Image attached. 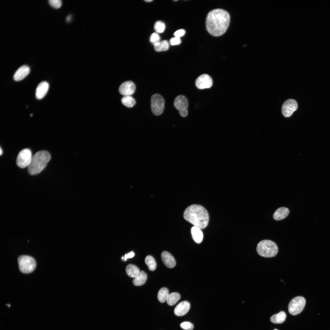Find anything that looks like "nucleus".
<instances>
[{
    "instance_id": "nucleus-29",
    "label": "nucleus",
    "mask_w": 330,
    "mask_h": 330,
    "mask_svg": "<svg viewBox=\"0 0 330 330\" xmlns=\"http://www.w3.org/2000/svg\"><path fill=\"white\" fill-rule=\"evenodd\" d=\"M180 327L185 330H193V325L191 323L189 322H184L180 324Z\"/></svg>"
},
{
    "instance_id": "nucleus-19",
    "label": "nucleus",
    "mask_w": 330,
    "mask_h": 330,
    "mask_svg": "<svg viewBox=\"0 0 330 330\" xmlns=\"http://www.w3.org/2000/svg\"><path fill=\"white\" fill-rule=\"evenodd\" d=\"M126 271L129 277L134 278L137 277L140 273L139 269L135 265L132 264H129L127 266Z\"/></svg>"
},
{
    "instance_id": "nucleus-3",
    "label": "nucleus",
    "mask_w": 330,
    "mask_h": 330,
    "mask_svg": "<svg viewBox=\"0 0 330 330\" xmlns=\"http://www.w3.org/2000/svg\"><path fill=\"white\" fill-rule=\"evenodd\" d=\"M51 159V155L46 151H40L33 156L30 164L28 167L29 173L35 175L40 173L46 167Z\"/></svg>"
},
{
    "instance_id": "nucleus-34",
    "label": "nucleus",
    "mask_w": 330,
    "mask_h": 330,
    "mask_svg": "<svg viewBox=\"0 0 330 330\" xmlns=\"http://www.w3.org/2000/svg\"><path fill=\"white\" fill-rule=\"evenodd\" d=\"M179 113L182 117H185L188 115V111L187 109H183L179 111Z\"/></svg>"
},
{
    "instance_id": "nucleus-26",
    "label": "nucleus",
    "mask_w": 330,
    "mask_h": 330,
    "mask_svg": "<svg viewBox=\"0 0 330 330\" xmlns=\"http://www.w3.org/2000/svg\"><path fill=\"white\" fill-rule=\"evenodd\" d=\"M145 262L148 266V269L151 271H154L156 267V262L154 258L151 255L147 256L145 259Z\"/></svg>"
},
{
    "instance_id": "nucleus-16",
    "label": "nucleus",
    "mask_w": 330,
    "mask_h": 330,
    "mask_svg": "<svg viewBox=\"0 0 330 330\" xmlns=\"http://www.w3.org/2000/svg\"><path fill=\"white\" fill-rule=\"evenodd\" d=\"M161 258L163 263L168 268H172L175 266V260L169 253L166 251H163L161 254Z\"/></svg>"
},
{
    "instance_id": "nucleus-24",
    "label": "nucleus",
    "mask_w": 330,
    "mask_h": 330,
    "mask_svg": "<svg viewBox=\"0 0 330 330\" xmlns=\"http://www.w3.org/2000/svg\"><path fill=\"white\" fill-rule=\"evenodd\" d=\"M169 295V291L167 288L165 287L161 288L158 293V300L161 302H164L166 301Z\"/></svg>"
},
{
    "instance_id": "nucleus-17",
    "label": "nucleus",
    "mask_w": 330,
    "mask_h": 330,
    "mask_svg": "<svg viewBox=\"0 0 330 330\" xmlns=\"http://www.w3.org/2000/svg\"><path fill=\"white\" fill-rule=\"evenodd\" d=\"M289 211L287 207H281L278 208L273 214V217L275 220H281L286 218L288 215Z\"/></svg>"
},
{
    "instance_id": "nucleus-14",
    "label": "nucleus",
    "mask_w": 330,
    "mask_h": 330,
    "mask_svg": "<svg viewBox=\"0 0 330 330\" xmlns=\"http://www.w3.org/2000/svg\"><path fill=\"white\" fill-rule=\"evenodd\" d=\"M49 84L46 81L41 82L38 86L35 92V96L38 99H41L46 94L49 88Z\"/></svg>"
},
{
    "instance_id": "nucleus-35",
    "label": "nucleus",
    "mask_w": 330,
    "mask_h": 330,
    "mask_svg": "<svg viewBox=\"0 0 330 330\" xmlns=\"http://www.w3.org/2000/svg\"><path fill=\"white\" fill-rule=\"evenodd\" d=\"M71 19V16L70 15L68 16L66 18V21L68 22H69Z\"/></svg>"
},
{
    "instance_id": "nucleus-39",
    "label": "nucleus",
    "mask_w": 330,
    "mask_h": 330,
    "mask_svg": "<svg viewBox=\"0 0 330 330\" xmlns=\"http://www.w3.org/2000/svg\"><path fill=\"white\" fill-rule=\"evenodd\" d=\"M274 330H278L276 329H274Z\"/></svg>"
},
{
    "instance_id": "nucleus-5",
    "label": "nucleus",
    "mask_w": 330,
    "mask_h": 330,
    "mask_svg": "<svg viewBox=\"0 0 330 330\" xmlns=\"http://www.w3.org/2000/svg\"><path fill=\"white\" fill-rule=\"evenodd\" d=\"M18 262L20 270L25 273L32 272L36 266V262L34 259L28 255L19 256L18 258Z\"/></svg>"
},
{
    "instance_id": "nucleus-13",
    "label": "nucleus",
    "mask_w": 330,
    "mask_h": 330,
    "mask_svg": "<svg viewBox=\"0 0 330 330\" xmlns=\"http://www.w3.org/2000/svg\"><path fill=\"white\" fill-rule=\"evenodd\" d=\"M30 72V68L27 65H23L20 67L16 72L13 79L16 81H20L24 78Z\"/></svg>"
},
{
    "instance_id": "nucleus-7",
    "label": "nucleus",
    "mask_w": 330,
    "mask_h": 330,
    "mask_svg": "<svg viewBox=\"0 0 330 330\" xmlns=\"http://www.w3.org/2000/svg\"><path fill=\"white\" fill-rule=\"evenodd\" d=\"M165 101L163 97L159 94H154L151 97V106L152 112L158 116L163 112Z\"/></svg>"
},
{
    "instance_id": "nucleus-21",
    "label": "nucleus",
    "mask_w": 330,
    "mask_h": 330,
    "mask_svg": "<svg viewBox=\"0 0 330 330\" xmlns=\"http://www.w3.org/2000/svg\"><path fill=\"white\" fill-rule=\"evenodd\" d=\"M286 317L285 313L283 311H281L272 316L270 318V320L273 323L281 324L285 321Z\"/></svg>"
},
{
    "instance_id": "nucleus-20",
    "label": "nucleus",
    "mask_w": 330,
    "mask_h": 330,
    "mask_svg": "<svg viewBox=\"0 0 330 330\" xmlns=\"http://www.w3.org/2000/svg\"><path fill=\"white\" fill-rule=\"evenodd\" d=\"M147 279L146 274L143 271L140 272L138 275L133 280V283L135 286H140L145 283Z\"/></svg>"
},
{
    "instance_id": "nucleus-15",
    "label": "nucleus",
    "mask_w": 330,
    "mask_h": 330,
    "mask_svg": "<svg viewBox=\"0 0 330 330\" xmlns=\"http://www.w3.org/2000/svg\"><path fill=\"white\" fill-rule=\"evenodd\" d=\"M174 104L176 108L179 111L186 109L188 106L187 99L183 95H179L177 96L174 100Z\"/></svg>"
},
{
    "instance_id": "nucleus-31",
    "label": "nucleus",
    "mask_w": 330,
    "mask_h": 330,
    "mask_svg": "<svg viewBox=\"0 0 330 330\" xmlns=\"http://www.w3.org/2000/svg\"><path fill=\"white\" fill-rule=\"evenodd\" d=\"M181 42L180 38L175 37L170 39V43L172 45H179Z\"/></svg>"
},
{
    "instance_id": "nucleus-10",
    "label": "nucleus",
    "mask_w": 330,
    "mask_h": 330,
    "mask_svg": "<svg viewBox=\"0 0 330 330\" xmlns=\"http://www.w3.org/2000/svg\"><path fill=\"white\" fill-rule=\"evenodd\" d=\"M212 84L213 80L207 74H203L199 76L195 81L196 86L200 89L210 88Z\"/></svg>"
},
{
    "instance_id": "nucleus-2",
    "label": "nucleus",
    "mask_w": 330,
    "mask_h": 330,
    "mask_svg": "<svg viewBox=\"0 0 330 330\" xmlns=\"http://www.w3.org/2000/svg\"><path fill=\"white\" fill-rule=\"evenodd\" d=\"M183 217L186 220L201 229L206 227L209 221L207 211L202 206L197 204L188 207L184 212Z\"/></svg>"
},
{
    "instance_id": "nucleus-1",
    "label": "nucleus",
    "mask_w": 330,
    "mask_h": 330,
    "mask_svg": "<svg viewBox=\"0 0 330 330\" xmlns=\"http://www.w3.org/2000/svg\"><path fill=\"white\" fill-rule=\"evenodd\" d=\"M230 20L229 15L226 11L220 9H213L207 15L206 20L207 29L212 36H221L226 31Z\"/></svg>"
},
{
    "instance_id": "nucleus-32",
    "label": "nucleus",
    "mask_w": 330,
    "mask_h": 330,
    "mask_svg": "<svg viewBox=\"0 0 330 330\" xmlns=\"http://www.w3.org/2000/svg\"><path fill=\"white\" fill-rule=\"evenodd\" d=\"M185 33V31L182 29L178 30L176 31L174 33L175 37L180 38L183 36Z\"/></svg>"
},
{
    "instance_id": "nucleus-27",
    "label": "nucleus",
    "mask_w": 330,
    "mask_h": 330,
    "mask_svg": "<svg viewBox=\"0 0 330 330\" xmlns=\"http://www.w3.org/2000/svg\"><path fill=\"white\" fill-rule=\"evenodd\" d=\"M154 28L156 32L161 33L164 31L165 26L163 22L161 21H158L155 23Z\"/></svg>"
},
{
    "instance_id": "nucleus-23",
    "label": "nucleus",
    "mask_w": 330,
    "mask_h": 330,
    "mask_svg": "<svg viewBox=\"0 0 330 330\" xmlns=\"http://www.w3.org/2000/svg\"><path fill=\"white\" fill-rule=\"evenodd\" d=\"M154 46V49L157 52L167 51L169 48V43L166 40L157 43Z\"/></svg>"
},
{
    "instance_id": "nucleus-12",
    "label": "nucleus",
    "mask_w": 330,
    "mask_h": 330,
    "mask_svg": "<svg viewBox=\"0 0 330 330\" xmlns=\"http://www.w3.org/2000/svg\"><path fill=\"white\" fill-rule=\"evenodd\" d=\"M190 308L189 303L187 301H182L179 303L174 309V312L176 316H181L185 314Z\"/></svg>"
},
{
    "instance_id": "nucleus-6",
    "label": "nucleus",
    "mask_w": 330,
    "mask_h": 330,
    "mask_svg": "<svg viewBox=\"0 0 330 330\" xmlns=\"http://www.w3.org/2000/svg\"><path fill=\"white\" fill-rule=\"evenodd\" d=\"M306 303L305 299L302 296H297L293 298L288 304L289 313L293 315L300 314L304 309Z\"/></svg>"
},
{
    "instance_id": "nucleus-38",
    "label": "nucleus",
    "mask_w": 330,
    "mask_h": 330,
    "mask_svg": "<svg viewBox=\"0 0 330 330\" xmlns=\"http://www.w3.org/2000/svg\"><path fill=\"white\" fill-rule=\"evenodd\" d=\"M30 116H32V114H31L30 115Z\"/></svg>"
},
{
    "instance_id": "nucleus-8",
    "label": "nucleus",
    "mask_w": 330,
    "mask_h": 330,
    "mask_svg": "<svg viewBox=\"0 0 330 330\" xmlns=\"http://www.w3.org/2000/svg\"><path fill=\"white\" fill-rule=\"evenodd\" d=\"M32 157L31 152L30 149H24L19 152L17 156L16 164L21 168L28 167L31 163Z\"/></svg>"
},
{
    "instance_id": "nucleus-18",
    "label": "nucleus",
    "mask_w": 330,
    "mask_h": 330,
    "mask_svg": "<svg viewBox=\"0 0 330 330\" xmlns=\"http://www.w3.org/2000/svg\"><path fill=\"white\" fill-rule=\"evenodd\" d=\"M191 231L194 240L197 243H200L202 241L203 237V233L201 229L194 226L192 227Z\"/></svg>"
},
{
    "instance_id": "nucleus-25",
    "label": "nucleus",
    "mask_w": 330,
    "mask_h": 330,
    "mask_svg": "<svg viewBox=\"0 0 330 330\" xmlns=\"http://www.w3.org/2000/svg\"><path fill=\"white\" fill-rule=\"evenodd\" d=\"M122 103L126 107L132 108L136 104L135 100L131 96H124L121 100Z\"/></svg>"
},
{
    "instance_id": "nucleus-11",
    "label": "nucleus",
    "mask_w": 330,
    "mask_h": 330,
    "mask_svg": "<svg viewBox=\"0 0 330 330\" xmlns=\"http://www.w3.org/2000/svg\"><path fill=\"white\" fill-rule=\"evenodd\" d=\"M135 89L134 83L131 81H128L123 82L120 85L119 91L124 96H131L134 93Z\"/></svg>"
},
{
    "instance_id": "nucleus-36",
    "label": "nucleus",
    "mask_w": 330,
    "mask_h": 330,
    "mask_svg": "<svg viewBox=\"0 0 330 330\" xmlns=\"http://www.w3.org/2000/svg\"><path fill=\"white\" fill-rule=\"evenodd\" d=\"M0 155H1L3 151H2V149L1 147H0Z\"/></svg>"
},
{
    "instance_id": "nucleus-33",
    "label": "nucleus",
    "mask_w": 330,
    "mask_h": 330,
    "mask_svg": "<svg viewBox=\"0 0 330 330\" xmlns=\"http://www.w3.org/2000/svg\"><path fill=\"white\" fill-rule=\"evenodd\" d=\"M134 255V253L133 251H131L130 252L128 253L127 254H126L124 257H122V258L123 260L126 261L127 258H132L133 257Z\"/></svg>"
},
{
    "instance_id": "nucleus-37",
    "label": "nucleus",
    "mask_w": 330,
    "mask_h": 330,
    "mask_svg": "<svg viewBox=\"0 0 330 330\" xmlns=\"http://www.w3.org/2000/svg\"><path fill=\"white\" fill-rule=\"evenodd\" d=\"M152 0H145V2H152Z\"/></svg>"
},
{
    "instance_id": "nucleus-9",
    "label": "nucleus",
    "mask_w": 330,
    "mask_h": 330,
    "mask_svg": "<svg viewBox=\"0 0 330 330\" xmlns=\"http://www.w3.org/2000/svg\"><path fill=\"white\" fill-rule=\"evenodd\" d=\"M298 104L296 101L293 99H289L283 103L282 107V112L285 117L290 116L293 112L297 110Z\"/></svg>"
},
{
    "instance_id": "nucleus-4",
    "label": "nucleus",
    "mask_w": 330,
    "mask_h": 330,
    "mask_svg": "<svg viewBox=\"0 0 330 330\" xmlns=\"http://www.w3.org/2000/svg\"><path fill=\"white\" fill-rule=\"evenodd\" d=\"M256 250L260 256L266 258L275 256L278 252V248L273 241L268 240L260 241L258 244Z\"/></svg>"
},
{
    "instance_id": "nucleus-30",
    "label": "nucleus",
    "mask_w": 330,
    "mask_h": 330,
    "mask_svg": "<svg viewBox=\"0 0 330 330\" xmlns=\"http://www.w3.org/2000/svg\"><path fill=\"white\" fill-rule=\"evenodd\" d=\"M49 3L51 6L55 9L59 8L62 5V1L61 0H49Z\"/></svg>"
},
{
    "instance_id": "nucleus-28",
    "label": "nucleus",
    "mask_w": 330,
    "mask_h": 330,
    "mask_svg": "<svg viewBox=\"0 0 330 330\" xmlns=\"http://www.w3.org/2000/svg\"><path fill=\"white\" fill-rule=\"evenodd\" d=\"M160 38L159 35L156 33H153L151 34L150 37V42L154 45L156 43L160 42Z\"/></svg>"
},
{
    "instance_id": "nucleus-22",
    "label": "nucleus",
    "mask_w": 330,
    "mask_h": 330,
    "mask_svg": "<svg viewBox=\"0 0 330 330\" xmlns=\"http://www.w3.org/2000/svg\"><path fill=\"white\" fill-rule=\"evenodd\" d=\"M181 296L179 293L174 292L169 294L166 301L169 306L174 305L180 299Z\"/></svg>"
}]
</instances>
